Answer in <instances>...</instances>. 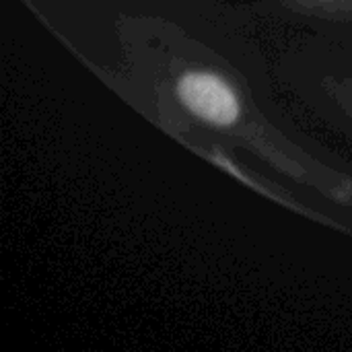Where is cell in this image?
I'll list each match as a JSON object with an SVG mask.
<instances>
[{"label": "cell", "mask_w": 352, "mask_h": 352, "mask_svg": "<svg viewBox=\"0 0 352 352\" xmlns=\"http://www.w3.org/2000/svg\"><path fill=\"white\" fill-rule=\"evenodd\" d=\"M177 95L194 116L208 124L231 126L239 118L233 89L212 72H186L177 82Z\"/></svg>", "instance_id": "1"}]
</instances>
